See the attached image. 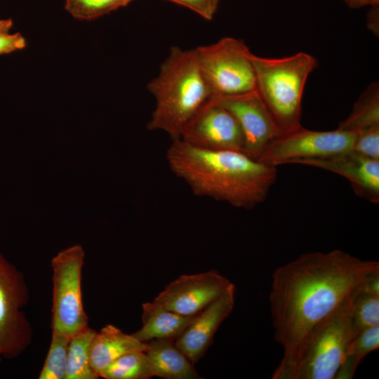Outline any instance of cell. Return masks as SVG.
I'll list each match as a JSON object with an SVG mask.
<instances>
[{
  "instance_id": "6da1fadb",
  "label": "cell",
  "mask_w": 379,
  "mask_h": 379,
  "mask_svg": "<svg viewBox=\"0 0 379 379\" xmlns=\"http://www.w3.org/2000/svg\"><path fill=\"white\" fill-rule=\"evenodd\" d=\"M378 271V261L339 249L306 253L275 269L269 302L274 338L284 352L272 378L290 379L312 329Z\"/></svg>"
},
{
  "instance_id": "7a4b0ae2",
  "label": "cell",
  "mask_w": 379,
  "mask_h": 379,
  "mask_svg": "<svg viewBox=\"0 0 379 379\" xmlns=\"http://www.w3.org/2000/svg\"><path fill=\"white\" fill-rule=\"evenodd\" d=\"M166 158L171 171L195 196L251 209L265 201L277 179V167L243 152L199 147L173 140Z\"/></svg>"
},
{
  "instance_id": "3957f363",
  "label": "cell",
  "mask_w": 379,
  "mask_h": 379,
  "mask_svg": "<svg viewBox=\"0 0 379 379\" xmlns=\"http://www.w3.org/2000/svg\"><path fill=\"white\" fill-rule=\"evenodd\" d=\"M147 87L155 99V107L147 127L168 133L172 140L180 138L187 125L212 97L194 48L172 47Z\"/></svg>"
},
{
  "instance_id": "277c9868",
  "label": "cell",
  "mask_w": 379,
  "mask_h": 379,
  "mask_svg": "<svg viewBox=\"0 0 379 379\" xmlns=\"http://www.w3.org/2000/svg\"><path fill=\"white\" fill-rule=\"evenodd\" d=\"M255 91L282 133L300 128L303 92L310 74L317 65L309 53L268 58L253 53Z\"/></svg>"
},
{
  "instance_id": "5b68a950",
  "label": "cell",
  "mask_w": 379,
  "mask_h": 379,
  "mask_svg": "<svg viewBox=\"0 0 379 379\" xmlns=\"http://www.w3.org/2000/svg\"><path fill=\"white\" fill-rule=\"evenodd\" d=\"M349 295L311 331L290 379H334L353 338Z\"/></svg>"
},
{
  "instance_id": "8992f818",
  "label": "cell",
  "mask_w": 379,
  "mask_h": 379,
  "mask_svg": "<svg viewBox=\"0 0 379 379\" xmlns=\"http://www.w3.org/2000/svg\"><path fill=\"white\" fill-rule=\"evenodd\" d=\"M194 50L212 96L235 95L255 90L253 53L243 41L227 36Z\"/></svg>"
},
{
  "instance_id": "52a82bcc",
  "label": "cell",
  "mask_w": 379,
  "mask_h": 379,
  "mask_svg": "<svg viewBox=\"0 0 379 379\" xmlns=\"http://www.w3.org/2000/svg\"><path fill=\"white\" fill-rule=\"evenodd\" d=\"M85 252L75 244L58 252L52 259L51 328L72 338L88 326L82 296V269Z\"/></svg>"
},
{
  "instance_id": "ba28073f",
  "label": "cell",
  "mask_w": 379,
  "mask_h": 379,
  "mask_svg": "<svg viewBox=\"0 0 379 379\" xmlns=\"http://www.w3.org/2000/svg\"><path fill=\"white\" fill-rule=\"evenodd\" d=\"M29 298L24 274L0 252V363L17 358L32 342V326L22 310Z\"/></svg>"
},
{
  "instance_id": "9c48e42d",
  "label": "cell",
  "mask_w": 379,
  "mask_h": 379,
  "mask_svg": "<svg viewBox=\"0 0 379 379\" xmlns=\"http://www.w3.org/2000/svg\"><path fill=\"white\" fill-rule=\"evenodd\" d=\"M357 133L338 128L312 131L300 128L282 133L272 141L258 159L267 165L296 164L352 151Z\"/></svg>"
},
{
  "instance_id": "30bf717a",
  "label": "cell",
  "mask_w": 379,
  "mask_h": 379,
  "mask_svg": "<svg viewBox=\"0 0 379 379\" xmlns=\"http://www.w3.org/2000/svg\"><path fill=\"white\" fill-rule=\"evenodd\" d=\"M211 98L236 119L244 138V153L251 157L258 159L268 145L282 134L255 90Z\"/></svg>"
},
{
  "instance_id": "8fae6325",
  "label": "cell",
  "mask_w": 379,
  "mask_h": 379,
  "mask_svg": "<svg viewBox=\"0 0 379 379\" xmlns=\"http://www.w3.org/2000/svg\"><path fill=\"white\" fill-rule=\"evenodd\" d=\"M233 286L216 270L183 274L168 284L154 300L181 315L194 316Z\"/></svg>"
},
{
  "instance_id": "7c38bea8",
  "label": "cell",
  "mask_w": 379,
  "mask_h": 379,
  "mask_svg": "<svg viewBox=\"0 0 379 379\" xmlns=\"http://www.w3.org/2000/svg\"><path fill=\"white\" fill-rule=\"evenodd\" d=\"M179 139L204 148L244 152V138L237 121L212 98L190 121Z\"/></svg>"
},
{
  "instance_id": "4fadbf2b",
  "label": "cell",
  "mask_w": 379,
  "mask_h": 379,
  "mask_svg": "<svg viewBox=\"0 0 379 379\" xmlns=\"http://www.w3.org/2000/svg\"><path fill=\"white\" fill-rule=\"evenodd\" d=\"M235 302V286L197 314L175 340L176 346L194 364L213 343L215 332L232 312Z\"/></svg>"
},
{
  "instance_id": "5bb4252c",
  "label": "cell",
  "mask_w": 379,
  "mask_h": 379,
  "mask_svg": "<svg viewBox=\"0 0 379 379\" xmlns=\"http://www.w3.org/2000/svg\"><path fill=\"white\" fill-rule=\"evenodd\" d=\"M300 164L319 168L346 178L354 192L368 200L379 202V160L350 151L333 157L312 159Z\"/></svg>"
},
{
  "instance_id": "9a60e30c",
  "label": "cell",
  "mask_w": 379,
  "mask_h": 379,
  "mask_svg": "<svg viewBox=\"0 0 379 379\" xmlns=\"http://www.w3.org/2000/svg\"><path fill=\"white\" fill-rule=\"evenodd\" d=\"M194 317L183 316L171 311L154 300L142 304V326L132 335L145 343L157 339L175 340Z\"/></svg>"
},
{
  "instance_id": "2e32d148",
  "label": "cell",
  "mask_w": 379,
  "mask_h": 379,
  "mask_svg": "<svg viewBox=\"0 0 379 379\" xmlns=\"http://www.w3.org/2000/svg\"><path fill=\"white\" fill-rule=\"evenodd\" d=\"M147 343L132 334L124 333L112 324H107L96 332L90 347V361L99 377L100 371L121 356L133 351H145ZM100 378V377H99Z\"/></svg>"
},
{
  "instance_id": "e0dca14e",
  "label": "cell",
  "mask_w": 379,
  "mask_h": 379,
  "mask_svg": "<svg viewBox=\"0 0 379 379\" xmlns=\"http://www.w3.org/2000/svg\"><path fill=\"white\" fill-rule=\"evenodd\" d=\"M150 359L156 376L166 379L200 378L194 364L170 339L152 340L145 351Z\"/></svg>"
},
{
  "instance_id": "ac0fdd59",
  "label": "cell",
  "mask_w": 379,
  "mask_h": 379,
  "mask_svg": "<svg viewBox=\"0 0 379 379\" xmlns=\"http://www.w3.org/2000/svg\"><path fill=\"white\" fill-rule=\"evenodd\" d=\"M96 331L87 326L70 338L65 379H97L90 361V347Z\"/></svg>"
},
{
  "instance_id": "d6986e66",
  "label": "cell",
  "mask_w": 379,
  "mask_h": 379,
  "mask_svg": "<svg viewBox=\"0 0 379 379\" xmlns=\"http://www.w3.org/2000/svg\"><path fill=\"white\" fill-rule=\"evenodd\" d=\"M379 126V88L373 83L354 103L350 114L339 124L338 128L358 133Z\"/></svg>"
},
{
  "instance_id": "ffe728a7",
  "label": "cell",
  "mask_w": 379,
  "mask_h": 379,
  "mask_svg": "<svg viewBox=\"0 0 379 379\" xmlns=\"http://www.w3.org/2000/svg\"><path fill=\"white\" fill-rule=\"evenodd\" d=\"M156 376L154 366L143 350L126 353L103 368L99 377L105 379H148Z\"/></svg>"
},
{
  "instance_id": "44dd1931",
  "label": "cell",
  "mask_w": 379,
  "mask_h": 379,
  "mask_svg": "<svg viewBox=\"0 0 379 379\" xmlns=\"http://www.w3.org/2000/svg\"><path fill=\"white\" fill-rule=\"evenodd\" d=\"M379 347V326L368 328L350 343L335 379H351L364 358Z\"/></svg>"
},
{
  "instance_id": "7402d4cb",
  "label": "cell",
  "mask_w": 379,
  "mask_h": 379,
  "mask_svg": "<svg viewBox=\"0 0 379 379\" xmlns=\"http://www.w3.org/2000/svg\"><path fill=\"white\" fill-rule=\"evenodd\" d=\"M350 296L354 338L364 331L379 326V296L357 293L354 289Z\"/></svg>"
},
{
  "instance_id": "603a6c76",
  "label": "cell",
  "mask_w": 379,
  "mask_h": 379,
  "mask_svg": "<svg viewBox=\"0 0 379 379\" xmlns=\"http://www.w3.org/2000/svg\"><path fill=\"white\" fill-rule=\"evenodd\" d=\"M70 338L52 330L50 346L39 379H65Z\"/></svg>"
},
{
  "instance_id": "cb8c5ba5",
  "label": "cell",
  "mask_w": 379,
  "mask_h": 379,
  "mask_svg": "<svg viewBox=\"0 0 379 379\" xmlns=\"http://www.w3.org/2000/svg\"><path fill=\"white\" fill-rule=\"evenodd\" d=\"M133 0H65V9L79 20H93L126 6Z\"/></svg>"
},
{
  "instance_id": "d4e9b609",
  "label": "cell",
  "mask_w": 379,
  "mask_h": 379,
  "mask_svg": "<svg viewBox=\"0 0 379 379\" xmlns=\"http://www.w3.org/2000/svg\"><path fill=\"white\" fill-rule=\"evenodd\" d=\"M353 151L368 158L379 160V126L357 133Z\"/></svg>"
},
{
  "instance_id": "484cf974",
  "label": "cell",
  "mask_w": 379,
  "mask_h": 379,
  "mask_svg": "<svg viewBox=\"0 0 379 379\" xmlns=\"http://www.w3.org/2000/svg\"><path fill=\"white\" fill-rule=\"evenodd\" d=\"M194 11L206 20L213 19L220 0H166Z\"/></svg>"
},
{
  "instance_id": "4316f807",
  "label": "cell",
  "mask_w": 379,
  "mask_h": 379,
  "mask_svg": "<svg viewBox=\"0 0 379 379\" xmlns=\"http://www.w3.org/2000/svg\"><path fill=\"white\" fill-rule=\"evenodd\" d=\"M26 45L25 39L20 33L0 32V55L8 54L23 49Z\"/></svg>"
},
{
  "instance_id": "83f0119b",
  "label": "cell",
  "mask_w": 379,
  "mask_h": 379,
  "mask_svg": "<svg viewBox=\"0 0 379 379\" xmlns=\"http://www.w3.org/2000/svg\"><path fill=\"white\" fill-rule=\"evenodd\" d=\"M351 8H361L364 6H370L378 7L379 0H342Z\"/></svg>"
},
{
  "instance_id": "f1b7e54d",
  "label": "cell",
  "mask_w": 379,
  "mask_h": 379,
  "mask_svg": "<svg viewBox=\"0 0 379 379\" xmlns=\"http://www.w3.org/2000/svg\"><path fill=\"white\" fill-rule=\"evenodd\" d=\"M13 26L11 19L0 20V32H8Z\"/></svg>"
}]
</instances>
